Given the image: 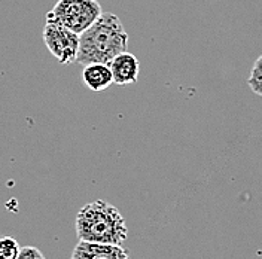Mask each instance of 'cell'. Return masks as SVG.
Returning a JSON list of instances; mask_svg holds the SVG:
<instances>
[{
	"label": "cell",
	"instance_id": "52a82bcc",
	"mask_svg": "<svg viewBox=\"0 0 262 259\" xmlns=\"http://www.w3.org/2000/svg\"><path fill=\"white\" fill-rule=\"evenodd\" d=\"M82 82L91 91H104L107 90L112 82V73L109 66L104 63H90L85 64L82 70Z\"/></svg>",
	"mask_w": 262,
	"mask_h": 259
},
{
	"label": "cell",
	"instance_id": "277c9868",
	"mask_svg": "<svg viewBox=\"0 0 262 259\" xmlns=\"http://www.w3.org/2000/svg\"><path fill=\"white\" fill-rule=\"evenodd\" d=\"M43 42L48 51L63 66L76 63L79 48V34L67 30L66 27L47 21L43 29Z\"/></svg>",
	"mask_w": 262,
	"mask_h": 259
},
{
	"label": "cell",
	"instance_id": "8992f818",
	"mask_svg": "<svg viewBox=\"0 0 262 259\" xmlns=\"http://www.w3.org/2000/svg\"><path fill=\"white\" fill-rule=\"evenodd\" d=\"M111 73H112V82L116 85H131L136 83L139 78V72H140V63L139 60L128 52L124 51L118 55H115L114 58L107 63Z\"/></svg>",
	"mask_w": 262,
	"mask_h": 259
},
{
	"label": "cell",
	"instance_id": "5b68a950",
	"mask_svg": "<svg viewBox=\"0 0 262 259\" xmlns=\"http://www.w3.org/2000/svg\"><path fill=\"white\" fill-rule=\"evenodd\" d=\"M70 259H130V252L119 244L91 243L79 240Z\"/></svg>",
	"mask_w": 262,
	"mask_h": 259
},
{
	"label": "cell",
	"instance_id": "ba28073f",
	"mask_svg": "<svg viewBox=\"0 0 262 259\" xmlns=\"http://www.w3.org/2000/svg\"><path fill=\"white\" fill-rule=\"evenodd\" d=\"M262 57H258L256 61L252 66V70H250V75H249V79L247 83L250 87V91L255 93L256 96H261L262 94Z\"/></svg>",
	"mask_w": 262,
	"mask_h": 259
},
{
	"label": "cell",
	"instance_id": "6da1fadb",
	"mask_svg": "<svg viewBox=\"0 0 262 259\" xmlns=\"http://www.w3.org/2000/svg\"><path fill=\"white\" fill-rule=\"evenodd\" d=\"M128 40L130 36L121 19L112 12H101V15L79 34L76 63L107 64L115 55L127 51Z\"/></svg>",
	"mask_w": 262,
	"mask_h": 259
},
{
	"label": "cell",
	"instance_id": "9c48e42d",
	"mask_svg": "<svg viewBox=\"0 0 262 259\" xmlns=\"http://www.w3.org/2000/svg\"><path fill=\"white\" fill-rule=\"evenodd\" d=\"M19 244L14 237H0V259H16Z\"/></svg>",
	"mask_w": 262,
	"mask_h": 259
},
{
	"label": "cell",
	"instance_id": "3957f363",
	"mask_svg": "<svg viewBox=\"0 0 262 259\" xmlns=\"http://www.w3.org/2000/svg\"><path fill=\"white\" fill-rule=\"evenodd\" d=\"M101 12L103 9L97 0H58L47 14V21L57 23L70 32L81 34Z\"/></svg>",
	"mask_w": 262,
	"mask_h": 259
},
{
	"label": "cell",
	"instance_id": "30bf717a",
	"mask_svg": "<svg viewBox=\"0 0 262 259\" xmlns=\"http://www.w3.org/2000/svg\"><path fill=\"white\" fill-rule=\"evenodd\" d=\"M16 259H45V256L37 247L24 246V247H19V253H18Z\"/></svg>",
	"mask_w": 262,
	"mask_h": 259
},
{
	"label": "cell",
	"instance_id": "7a4b0ae2",
	"mask_svg": "<svg viewBox=\"0 0 262 259\" xmlns=\"http://www.w3.org/2000/svg\"><path fill=\"white\" fill-rule=\"evenodd\" d=\"M76 235L82 242L122 246L128 239V227L114 204L96 200L85 204L78 213Z\"/></svg>",
	"mask_w": 262,
	"mask_h": 259
}]
</instances>
